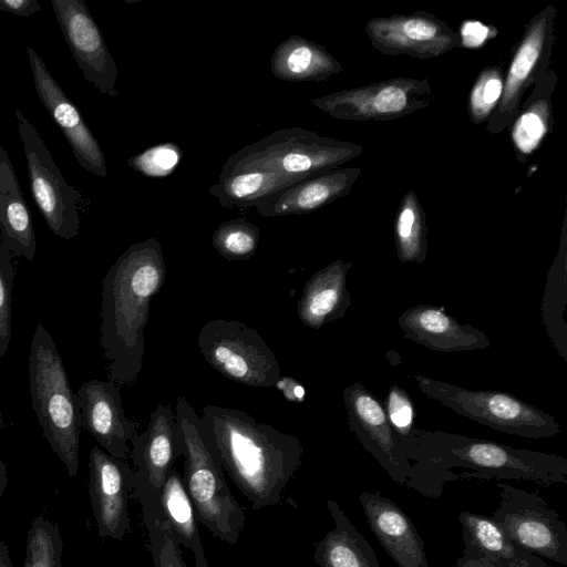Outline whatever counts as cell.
Segmentation results:
<instances>
[{"label": "cell", "mask_w": 567, "mask_h": 567, "mask_svg": "<svg viewBox=\"0 0 567 567\" xmlns=\"http://www.w3.org/2000/svg\"><path fill=\"white\" fill-rule=\"evenodd\" d=\"M66 44L85 80L102 94L118 96V69L83 0H51Z\"/></svg>", "instance_id": "obj_15"}, {"label": "cell", "mask_w": 567, "mask_h": 567, "mask_svg": "<svg viewBox=\"0 0 567 567\" xmlns=\"http://www.w3.org/2000/svg\"><path fill=\"white\" fill-rule=\"evenodd\" d=\"M206 362L226 379L249 386L275 388L279 362L262 337L238 320L214 319L198 332Z\"/></svg>", "instance_id": "obj_8"}, {"label": "cell", "mask_w": 567, "mask_h": 567, "mask_svg": "<svg viewBox=\"0 0 567 567\" xmlns=\"http://www.w3.org/2000/svg\"><path fill=\"white\" fill-rule=\"evenodd\" d=\"M75 394L82 430L89 432L107 454L126 461L131 453L128 442L136 433V425L125 416L121 385L94 379L84 382Z\"/></svg>", "instance_id": "obj_18"}, {"label": "cell", "mask_w": 567, "mask_h": 567, "mask_svg": "<svg viewBox=\"0 0 567 567\" xmlns=\"http://www.w3.org/2000/svg\"><path fill=\"white\" fill-rule=\"evenodd\" d=\"M259 240V227L245 218L223 221L212 237L214 249L229 261H244L251 258L258 248Z\"/></svg>", "instance_id": "obj_34"}, {"label": "cell", "mask_w": 567, "mask_h": 567, "mask_svg": "<svg viewBox=\"0 0 567 567\" xmlns=\"http://www.w3.org/2000/svg\"><path fill=\"white\" fill-rule=\"evenodd\" d=\"M504 71L501 65L485 66L477 75L467 99V113L472 123L487 122L499 103L504 86Z\"/></svg>", "instance_id": "obj_35"}, {"label": "cell", "mask_w": 567, "mask_h": 567, "mask_svg": "<svg viewBox=\"0 0 567 567\" xmlns=\"http://www.w3.org/2000/svg\"><path fill=\"white\" fill-rule=\"evenodd\" d=\"M16 268L11 251L0 238V358L7 353L11 340L12 290Z\"/></svg>", "instance_id": "obj_37"}, {"label": "cell", "mask_w": 567, "mask_h": 567, "mask_svg": "<svg viewBox=\"0 0 567 567\" xmlns=\"http://www.w3.org/2000/svg\"><path fill=\"white\" fill-rule=\"evenodd\" d=\"M351 261L334 260L316 271L305 284L297 302L300 322L310 329L342 318L351 305L347 276Z\"/></svg>", "instance_id": "obj_24"}, {"label": "cell", "mask_w": 567, "mask_h": 567, "mask_svg": "<svg viewBox=\"0 0 567 567\" xmlns=\"http://www.w3.org/2000/svg\"><path fill=\"white\" fill-rule=\"evenodd\" d=\"M557 81V74L548 70L523 101L511 125L512 141L519 162H525L551 132V96Z\"/></svg>", "instance_id": "obj_28"}, {"label": "cell", "mask_w": 567, "mask_h": 567, "mask_svg": "<svg viewBox=\"0 0 567 567\" xmlns=\"http://www.w3.org/2000/svg\"><path fill=\"white\" fill-rule=\"evenodd\" d=\"M275 388L280 390L288 401L302 402L305 399V388L292 378H280Z\"/></svg>", "instance_id": "obj_40"}, {"label": "cell", "mask_w": 567, "mask_h": 567, "mask_svg": "<svg viewBox=\"0 0 567 567\" xmlns=\"http://www.w3.org/2000/svg\"><path fill=\"white\" fill-rule=\"evenodd\" d=\"M499 504L491 517L518 546L567 566V526L540 496L511 484H496Z\"/></svg>", "instance_id": "obj_10"}, {"label": "cell", "mask_w": 567, "mask_h": 567, "mask_svg": "<svg viewBox=\"0 0 567 567\" xmlns=\"http://www.w3.org/2000/svg\"><path fill=\"white\" fill-rule=\"evenodd\" d=\"M163 519L175 542L192 550L195 563L206 561L197 516L183 477L173 468L157 494Z\"/></svg>", "instance_id": "obj_29"}, {"label": "cell", "mask_w": 567, "mask_h": 567, "mask_svg": "<svg viewBox=\"0 0 567 567\" xmlns=\"http://www.w3.org/2000/svg\"><path fill=\"white\" fill-rule=\"evenodd\" d=\"M165 278L162 246L150 238L132 244L102 279L100 344L110 381L118 385H132L138 379L151 301Z\"/></svg>", "instance_id": "obj_2"}, {"label": "cell", "mask_w": 567, "mask_h": 567, "mask_svg": "<svg viewBox=\"0 0 567 567\" xmlns=\"http://www.w3.org/2000/svg\"><path fill=\"white\" fill-rule=\"evenodd\" d=\"M434 100L427 78H391L311 100L331 117L343 121H391L427 107Z\"/></svg>", "instance_id": "obj_9"}, {"label": "cell", "mask_w": 567, "mask_h": 567, "mask_svg": "<svg viewBox=\"0 0 567 567\" xmlns=\"http://www.w3.org/2000/svg\"><path fill=\"white\" fill-rule=\"evenodd\" d=\"M28 369L32 408L43 436L73 478L80 463V408L55 342L41 322L32 334Z\"/></svg>", "instance_id": "obj_4"}, {"label": "cell", "mask_w": 567, "mask_h": 567, "mask_svg": "<svg viewBox=\"0 0 567 567\" xmlns=\"http://www.w3.org/2000/svg\"><path fill=\"white\" fill-rule=\"evenodd\" d=\"M134 472L126 461L115 458L100 446L89 455V496L97 535L122 540L130 530L128 501Z\"/></svg>", "instance_id": "obj_16"}, {"label": "cell", "mask_w": 567, "mask_h": 567, "mask_svg": "<svg viewBox=\"0 0 567 567\" xmlns=\"http://www.w3.org/2000/svg\"><path fill=\"white\" fill-rule=\"evenodd\" d=\"M63 540L56 522L39 515L31 520L23 567H63Z\"/></svg>", "instance_id": "obj_33"}, {"label": "cell", "mask_w": 567, "mask_h": 567, "mask_svg": "<svg viewBox=\"0 0 567 567\" xmlns=\"http://www.w3.org/2000/svg\"><path fill=\"white\" fill-rule=\"evenodd\" d=\"M327 508L333 527L315 546L316 564L319 567H380L373 548L340 505L328 499Z\"/></svg>", "instance_id": "obj_27"}, {"label": "cell", "mask_w": 567, "mask_h": 567, "mask_svg": "<svg viewBox=\"0 0 567 567\" xmlns=\"http://www.w3.org/2000/svg\"><path fill=\"white\" fill-rule=\"evenodd\" d=\"M427 234L426 215L417 195L411 189L402 197L394 220L399 261L423 264L427 255Z\"/></svg>", "instance_id": "obj_31"}, {"label": "cell", "mask_w": 567, "mask_h": 567, "mask_svg": "<svg viewBox=\"0 0 567 567\" xmlns=\"http://www.w3.org/2000/svg\"><path fill=\"white\" fill-rule=\"evenodd\" d=\"M199 431L254 509L280 502L301 464L303 445L297 436L245 411L213 404L203 408Z\"/></svg>", "instance_id": "obj_1"}, {"label": "cell", "mask_w": 567, "mask_h": 567, "mask_svg": "<svg viewBox=\"0 0 567 567\" xmlns=\"http://www.w3.org/2000/svg\"><path fill=\"white\" fill-rule=\"evenodd\" d=\"M23 145L30 189L34 203L50 230L70 240L79 235L80 194L69 185L56 166L45 143L19 109L14 110Z\"/></svg>", "instance_id": "obj_12"}, {"label": "cell", "mask_w": 567, "mask_h": 567, "mask_svg": "<svg viewBox=\"0 0 567 567\" xmlns=\"http://www.w3.org/2000/svg\"><path fill=\"white\" fill-rule=\"evenodd\" d=\"M270 71L287 82H322L340 73L342 66L321 44L292 34L275 48Z\"/></svg>", "instance_id": "obj_26"}, {"label": "cell", "mask_w": 567, "mask_h": 567, "mask_svg": "<svg viewBox=\"0 0 567 567\" xmlns=\"http://www.w3.org/2000/svg\"><path fill=\"white\" fill-rule=\"evenodd\" d=\"M302 179L306 178L272 172H245L219 178L209 186L208 193L223 208H247L255 200Z\"/></svg>", "instance_id": "obj_30"}, {"label": "cell", "mask_w": 567, "mask_h": 567, "mask_svg": "<svg viewBox=\"0 0 567 567\" xmlns=\"http://www.w3.org/2000/svg\"><path fill=\"white\" fill-rule=\"evenodd\" d=\"M0 238L16 256L32 261L37 251L35 229L12 162L0 144Z\"/></svg>", "instance_id": "obj_25"}, {"label": "cell", "mask_w": 567, "mask_h": 567, "mask_svg": "<svg viewBox=\"0 0 567 567\" xmlns=\"http://www.w3.org/2000/svg\"><path fill=\"white\" fill-rule=\"evenodd\" d=\"M556 14V8L547 4L526 23L504 75L499 103L485 123L489 134L511 127L526 92L549 70Z\"/></svg>", "instance_id": "obj_11"}, {"label": "cell", "mask_w": 567, "mask_h": 567, "mask_svg": "<svg viewBox=\"0 0 567 567\" xmlns=\"http://www.w3.org/2000/svg\"><path fill=\"white\" fill-rule=\"evenodd\" d=\"M8 484L7 476V466L3 461L0 458V507H1V497Z\"/></svg>", "instance_id": "obj_43"}, {"label": "cell", "mask_w": 567, "mask_h": 567, "mask_svg": "<svg viewBox=\"0 0 567 567\" xmlns=\"http://www.w3.org/2000/svg\"><path fill=\"white\" fill-rule=\"evenodd\" d=\"M130 443L134 477L144 481L157 495L175 461L184 454L182 431L171 405L158 403L146 429L135 433Z\"/></svg>", "instance_id": "obj_19"}, {"label": "cell", "mask_w": 567, "mask_h": 567, "mask_svg": "<svg viewBox=\"0 0 567 567\" xmlns=\"http://www.w3.org/2000/svg\"><path fill=\"white\" fill-rule=\"evenodd\" d=\"M412 378L426 396L493 430L534 440L560 432L553 415L507 392L468 390L420 374Z\"/></svg>", "instance_id": "obj_7"}, {"label": "cell", "mask_w": 567, "mask_h": 567, "mask_svg": "<svg viewBox=\"0 0 567 567\" xmlns=\"http://www.w3.org/2000/svg\"><path fill=\"white\" fill-rule=\"evenodd\" d=\"M364 31L372 47L386 55L433 59L462 47L460 33L423 11L372 18Z\"/></svg>", "instance_id": "obj_13"}, {"label": "cell", "mask_w": 567, "mask_h": 567, "mask_svg": "<svg viewBox=\"0 0 567 567\" xmlns=\"http://www.w3.org/2000/svg\"><path fill=\"white\" fill-rule=\"evenodd\" d=\"M455 567H496V566H494L487 561L468 558V557H465L462 555L460 558H457Z\"/></svg>", "instance_id": "obj_41"}, {"label": "cell", "mask_w": 567, "mask_h": 567, "mask_svg": "<svg viewBox=\"0 0 567 567\" xmlns=\"http://www.w3.org/2000/svg\"><path fill=\"white\" fill-rule=\"evenodd\" d=\"M360 173L359 167L340 166L259 198L251 207L264 217L310 214L347 196Z\"/></svg>", "instance_id": "obj_21"}, {"label": "cell", "mask_w": 567, "mask_h": 567, "mask_svg": "<svg viewBox=\"0 0 567 567\" xmlns=\"http://www.w3.org/2000/svg\"><path fill=\"white\" fill-rule=\"evenodd\" d=\"M457 518L464 543L463 556L496 567H549L545 559L514 543L491 515L463 511Z\"/></svg>", "instance_id": "obj_23"}, {"label": "cell", "mask_w": 567, "mask_h": 567, "mask_svg": "<svg viewBox=\"0 0 567 567\" xmlns=\"http://www.w3.org/2000/svg\"><path fill=\"white\" fill-rule=\"evenodd\" d=\"M183 152L175 143H162L144 150L127 159L128 165L137 173L162 178L171 175L182 161Z\"/></svg>", "instance_id": "obj_36"}, {"label": "cell", "mask_w": 567, "mask_h": 567, "mask_svg": "<svg viewBox=\"0 0 567 567\" xmlns=\"http://www.w3.org/2000/svg\"><path fill=\"white\" fill-rule=\"evenodd\" d=\"M350 430L388 475L405 485L412 472L405 446L394 435L384 405L361 383L343 389Z\"/></svg>", "instance_id": "obj_14"}, {"label": "cell", "mask_w": 567, "mask_h": 567, "mask_svg": "<svg viewBox=\"0 0 567 567\" xmlns=\"http://www.w3.org/2000/svg\"><path fill=\"white\" fill-rule=\"evenodd\" d=\"M398 323L406 339L439 352L481 350L491 344L483 331L430 305L408 308Z\"/></svg>", "instance_id": "obj_22"}, {"label": "cell", "mask_w": 567, "mask_h": 567, "mask_svg": "<svg viewBox=\"0 0 567 567\" xmlns=\"http://www.w3.org/2000/svg\"><path fill=\"white\" fill-rule=\"evenodd\" d=\"M27 53L39 100L61 130L75 159L86 172L106 177L105 155L81 112L66 96L40 55L30 47H27Z\"/></svg>", "instance_id": "obj_17"}, {"label": "cell", "mask_w": 567, "mask_h": 567, "mask_svg": "<svg viewBox=\"0 0 567 567\" xmlns=\"http://www.w3.org/2000/svg\"><path fill=\"white\" fill-rule=\"evenodd\" d=\"M133 495L142 505L154 567H187L179 545L163 519L156 493L144 481L134 477Z\"/></svg>", "instance_id": "obj_32"}, {"label": "cell", "mask_w": 567, "mask_h": 567, "mask_svg": "<svg viewBox=\"0 0 567 567\" xmlns=\"http://www.w3.org/2000/svg\"><path fill=\"white\" fill-rule=\"evenodd\" d=\"M359 144L321 136L301 127L272 132L235 152L225 162L219 178L245 172H272L307 178L354 159Z\"/></svg>", "instance_id": "obj_6"}, {"label": "cell", "mask_w": 567, "mask_h": 567, "mask_svg": "<svg viewBox=\"0 0 567 567\" xmlns=\"http://www.w3.org/2000/svg\"><path fill=\"white\" fill-rule=\"evenodd\" d=\"M195 567H208V561L195 563Z\"/></svg>", "instance_id": "obj_44"}, {"label": "cell", "mask_w": 567, "mask_h": 567, "mask_svg": "<svg viewBox=\"0 0 567 567\" xmlns=\"http://www.w3.org/2000/svg\"><path fill=\"white\" fill-rule=\"evenodd\" d=\"M359 502L369 527L396 567H430L417 528L396 503L379 492H362Z\"/></svg>", "instance_id": "obj_20"}, {"label": "cell", "mask_w": 567, "mask_h": 567, "mask_svg": "<svg viewBox=\"0 0 567 567\" xmlns=\"http://www.w3.org/2000/svg\"><path fill=\"white\" fill-rule=\"evenodd\" d=\"M41 9L37 0H0V11L24 18L41 11Z\"/></svg>", "instance_id": "obj_39"}, {"label": "cell", "mask_w": 567, "mask_h": 567, "mask_svg": "<svg viewBox=\"0 0 567 567\" xmlns=\"http://www.w3.org/2000/svg\"><path fill=\"white\" fill-rule=\"evenodd\" d=\"M0 567H13L10 550L7 544L0 539Z\"/></svg>", "instance_id": "obj_42"}, {"label": "cell", "mask_w": 567, "mask_h": 567, "mask_svg": "<svg viewBox=\"0 0 567 567\" xmlns=\"http://www.w3.org/2000/svg\"><path fill=\"white\" fill-rule=\"evenodd\" d=\"M3 427H4V419H3L2 412L0 410V430Z\"/></svg>", "instance_id": "obj_45"}, {"label": "cell", "mask_w": 567, "mask_h": 567, "mask_svg": "<svg viewBox=\"0 0 567 567\" xmlns=\"http://www.w3.org/2000/svg\"><path fill=\"white\" fill-rule=\"evenodd\" d=\"M384 410L394 432L406 437L412 430L414 410L412 401L402 388L391 386L389 390Z\"/></svg>", "instance_id": "obj_38"}, {"label": "cell", "mask_w": 567, "mask_h": 567, "mask_svg": "<svg viewBox=\"0 0 567 567\" xmlns=\"http://www.w3.org/2000/svg\"><path fill=\"white\" fill-rule=\"evenodd\" d=\"M174 411L184 442L183 482L196 516L214 537L235 545L246 524L245 513L200 434L199 415L184 396L177 399Z\"/></svg>", "instance_id": "obj_5"}, {"label": "cell", "mask_w": 567, "mask_h": 567, "mask_svg": "<svg viewBox=\"0 0 567 567\" xmlns=\"http://www.w3.org/2000/svg\"><path fill=\"white\" fill-rule=\"evenodd\" d=\"M417 461L406 482L429 497H440L443 480L452 467H466L487 477L538 484H566L567 460L560 455L516 449L480 439L452 436L427 441L408 452Z\"/></svg>", "instance_id": "obj_3"}]
</instances>
